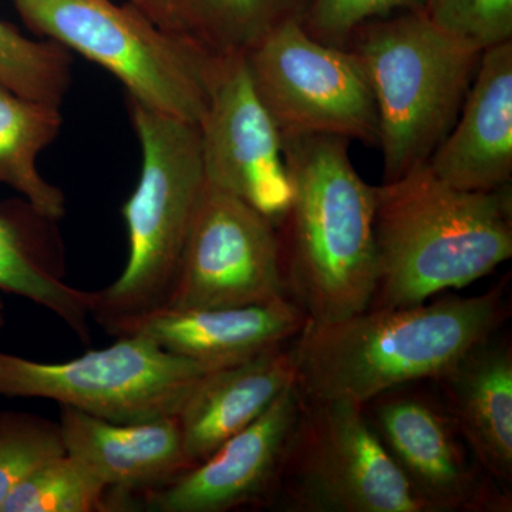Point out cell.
Listing matches in <instances>:
<instances>
[{"instance_id":"6da1fadb","label":"cell","mask_w":512,"mask_h":512,"mask_svg":"<svg viewBox=\"0 0 512 512\" xmlns=\"http://www.w3.org/2000/svg\"><path fill=\"white\" fill-rule=\"evenodd\" d=\"M507 318L505 289L447 296L404 308L366 309L336 322H306L293 339L295 383L305 399L366 404L434 382Z\"/></svg>"},{"instance_id":"7a4b0ae2","label":"cell","mask_w":512,"mask_h":512,"mask_svg":"<svg viewBox=\"0 0 512 512\" xmlns=\"http://www.w3.org/2000/svg\"><path fill=\"white\" fill-rule=\"evenodd\" d=\"M349 140L282 134L292 200L275 225L286 296L311 322L369 309L377 286L375 187L357 173Z\"/></svg>"},{"instance_id":"3957f363","label":"cell","mask_w":512,"mask_h":512,"mask_svg":"<svg viewBox=\"0 0 512 512\" xmlns=\"http://www.w3.org/2000/svg\"><path fill=\"white\" fill-rule=\"evenodd\" d=\"M375 197L377 286L369 309L419 305L511 259V184L458 190L424 163L377 185Z\"/></svg>"},{"instance_id":"277c9868","label":"cell","mask_w":512,"mask_h":512,"mask_svg":"<svg viewBox=\"0 0 512 512\" xmlns=\"http://www.w3.org/2000/svg\"><path fill=\"white\" fill-rule=\"evenodd\" d=\"M343 47L375 100L383 183L399 180L427 163L450 133L483 50L448 35L423 10L369 20Z\"/></svg>"},{"instance_id":"5b68a950","label":"cell","mask_w":512,"mask_h":512,"mask_svg":"<svg viewBox=\"0 0 512 512\" xmlns=\"http://www.w3.org/2000/svg\"><path fill=\"white\" fill-rule=\"evenodd\" d=\"M143 151L136 190L123 205L128 258L116 281L94 291L92 318L110 332L164 308L205 187L200 126L128 97Z\"/></svg>"},{"instance_id":"8992f818","label":"cell","mask_w":512,"mask_h":512,"mask_svg":"<svg viewBox=\"0 0 512 512\" xmlns=\"http://www.w3.org/2000/svg\"><path fill=\"white\" fill-rule=\"evenodd\" d=\"M36 35L113 73L130 99L200 124L222 57L170 35L130 2L9 0Z\"/></svg>"},{"instance_id":"52a82bcc","label":"cell","mask_w":512,"mask_h":512,"mask_svg":"<svg viewBox=\"0 0 512 512\" xmlns=\"http://www.w3.org/2000/svg\"><path fill=\"white\" fill-rule=\"evenodd\" d=\"M214 370L130 333L66 362L0 352V396L53 400L111 423H144L178 416Z\"/></svg>"},{"instance_id":"ba28073f","label":"cell","mask_w":512,"mask_h":512,"mask_svg":"<svg viewBox=\"0 0 512 512\" xmlns=\"http://www.w3.org/2000/svg\"><path fill=\"white\" fill-rule=\"evenodd\" d=\"M271 507L288 512H429L360 404L302 396Z\"/></svg>"},{"instance_id":"9c48e42d","label":"cell","mask_w":512,"mask_h":512,"mask_svg":"<svg viewBox=\"0 0 512 512\" xmlns=\"http://www.w3.org/2000/svg\"><path fill=\"white\" fill-rule=\"evenodd\" d=\"M252 83L281 134H329L379 144L373 94L355 56L286 20L247 53Z\"/></svg>"},{"instance_id":"30bf717a","label":"cell","mask_w":512,"mask_h":512,"mask_svg":"<svg viewBox=\"0 0 512 512\" xmlns=\"http://www.w3.org/2000/svg\"><path fill=\"white\" fill-rule=\"evenodd\" d=\"M282 298L288 296L274 222L205 181L164 308H235Z\"/></svg>"},{"instance_id":"8fae6325","label":"cell","mask_w":512,"mask_h":512,"mask_svg":"<svg viewBox=\"0 0 512 512\" xmlns=\"http://www.w3.org/2000/svg\"><path fill=\"white\" fill-rule=\"evenodd\" d=\"M363 410L429 512L511 511V493L478 466L441 397L412 383L380 394Z\"/></svg>"},{"instance_id":"7c38bea8","label":"cell","mask_w":512,"mask_h":512,"mask_svg":"<svg viewBox=\"0 0 512 512\" xmlns=\"http://www.w3.org/2000/svg\"><path fill=\"white\" fill-rule=\"evenodd\" d=\"M205 181L274 224L292 200L282 134L256 93L247 56L222 57L200 121Z\"/></svg>"},{"instance_id":"4fadbf2b","label":"cell","mask_w":512,"mask_h":512,"mask_svg":"<svg viewBox=\"0 0 512 512\" xmlns=\"http://www.w3.org/2000/svg\"><path fill=\"white\" fill-rule=\"evenodd\" d=\"M302 407L295 380L254 423L170 484L144 494L157 512H228L271 507Z\"/></svg>"},{"instance_id":"5bb4252c","label":"cell","mask_w":512,"mask_h":512,"mask_svg":"<svg viewBox=\"0 0 512 512\" xmlns=\"http://www.w3.org/2000/svg\"><path fill=\"white\" fill-rule=\"evenodd\" d=\"M306 322L301 308L291 299L282 298L235 308L157 309L123 320L109 333H138L174 355L222 369L288 345Z\"/></svg>"},{"instance_id":"9a60e30c","label":"cell","mask_w":512,"mask_h":512,"mask_svg":"<svg viewBox=\"0 0 512 512\" xmlns=\"http://www.w3.org/2000/svg\"><path fill=\"white\" fill-rule=\"evenodd\" d=\"M431 171L458 190L493 191L512 178V40L488 47Z\"/></svg>"},{"instance_id":"2e32d148","label":"cell","mask_w":512,"mask_h":512,"mask_svg":"<svg viewBox=\"0 0 512 512\" xmlns=\"http://www.w3.org/2000/svg\"><path fill=\"white\" fill-rule=\"evenodd\" d=\"M60 407L66 453L110 493H151L191 468L177 416L120 424Z\"/></svg>"},{"instance_id":"e0dca14e","label":"cell","mask_w":512,"mask_h":512,"mask_svg":"<svg viewBox=\"0 0 512 512\" xmlns=\"http://www.w3.org/2000/svg\"><path fill=\"white\" fill-rule=\"evenodd\" d=\"M441 400L478 466L495 484L512 487V349L495 335L434 380Z\"/></svg>"},{"instance_id":"ac0fdd59","label":"cell","mask_w":512,"mask_h":512,"mask_svg":"<svg viewBox=\"0 0 512 512\" xmlns=\"http://www.w3.org/2000/svg\"><path fill=\"white\" fill-rule=\"evenodd\" d=\"M292 342L214 370L198 384L177 416L191 468L254 423L295 380Z\"/></svg>"},{"instance_id":"d6986e66","label":"cell","mask_w":512,"mask_h":512,"mask_svg":"<svg viewBox=\"0 0 512 512\" xmlns=\"http://www.w3.org/2000/svg\"><path fill=\"white\" fill-rule=\"evenodd\" d=\"M154 25L215 57L247 55L311 0H128Z\"/></svg>"},{"instance_id":"ffe728a7","label":"cell","mask_w":512,"mask_h":512,"mask_svg":"<svg viewBox=\"0 0 512 512\" xmlns=\"http://www.w3.org/2000/svg\"><path fill=\"white\" fill-rule=\"evenodd\" d=\"M60 127V107L25 99L0 83V184L22 194L47 221L63 217L66 200L40 175L37 157L59 136Z\"/></svg>"},{"instance_id":"44dd1931","label":"cell","mask_w":512,"mask_h":512,"mask_svg":"<svg viewBox=\"0 0 512 512\" xmlns=\"http://www.w3.org/2000/svg\"><path fill=\"white\" fill-rule=\"evenodd\" d=\"M23 227L18 208L0 210V292L42 306L89 343L93 293L64 284L46 268Z\"/></svg>"},{"instance_id":"7402d4cb","label":"cell","mask_w":512,"mask_h":512,"mask_svg":"<svg viewBox=\"0 0 512 512\" xmlns=\"http://www.w3.org/2000/svg\"><path fill=\"white\" fill-rule=\"evenodd\" d=\"M0 83L25 99L60 107L72 83V57L59 43L29 39L0 20Z\"/></svg>"},{"instance_id":"603a6c76","label":"cell","mask_w":512,"mask_h":512,"mask_svg":"<svg viewBox=\"0 0 512 512\" xmlns=\"http://www.w3.org/2000/svg\"><path fill=\"white\" fill-rule=\"evenodd\" d=\"M109 488L76 458H52L9 495L0 512L110 511Z\"/></svg>"},{"instance_id":"cb8c5ba5","label":"cell","mask_w":512,"mask_h":512,"mask_svg":"<svg viewBox=\"0 0 512 512\" xmlns=\"http://www.w3.org/2000/svg\"><path fill=\"white\" fill-rule=\"evenodd\" d=\"M64 453L59 423L32 413H0V510L30 474Z\"/></svg>"},{"instance_id":"d4e9b609","label":"cell","mask_w":512,"mask_h":512,"mask_svg":"<svg viewBox=\"0 0 512 512\" xmlns=\"http://www.w3.org/2000/svg\"><path fill=\"white\" fill-rule=\"evenodd\" d=\"M423 12L448 35L478 50L512 40V0H424Z\"/></svg>"},{"instance_id":"484cf974","label":"cell","mask_w":512,"mask_h":512,"mask_svg":"<svg viewBox=\"0 0 512 512\" xmlns=\"http://www.w3.org/2000/svg\"><path fill=\"white\" fill-rule=\"evenodd\" d=\"M424 0H311L303 28L325 45L343 47L353 30L393 12L423 10Z\"/></svg>"},{"instance_id":"4316f807","label":"cell","mask_w":512,"mask_h":512,"mask_svg":"<svg viewBox=\"0 0 512 512\" xmlns=\"http://www.w3.org/2000/svg\"><path fill=\"white\" fill-rule=\"evenodd\" d=\"M3 326H5V306L0 301V330H2Z\"/></svg>"}]
</instances>
